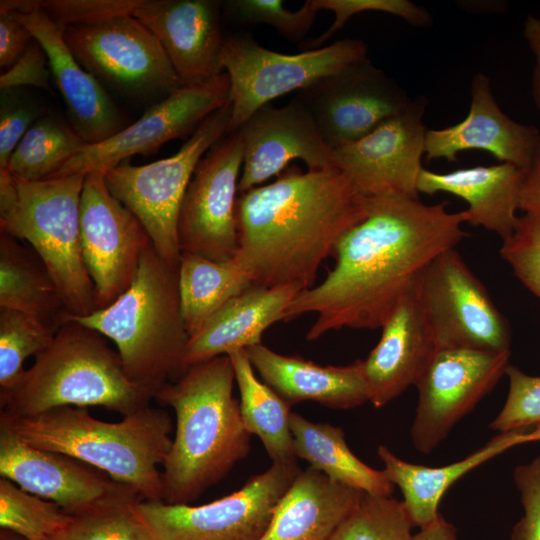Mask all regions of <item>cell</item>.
<instances>
[{
    "instance_id": "d6986e66",
    "label": "cell",
    "mask_w": 540,
    "mask_h": 540,
    "mask_svg": "<svg viewBox=\"0 0 540 540\" xmlns=\"http://www.w3.org/2000/svg\"><path fill=\"white\" fill-rule=\"evenodd\" d=\"M0 476L58 504L71 516L132 489L107 479L78 459L34 447L3 426H0Z\"/></svg>"
},
{
    "instance_id": "277c9868",
    "label": "cell",
    "mask_w": 540,
    "mask_h": 540,
    "mask_svg": "<svg viewBox=\"0 0 540 540\" xmlns=\"http://www.w3.org/2000/svg\"><path fill=\"white\" fill-rule=\"evenodd\" d=\"M6 427L26 443L71 456L134 489L142 500H163V464L172 439L169 414L150 405L119 422L92 417L86 408L63 406L34 416L0 414Z\"/></svg>"
},
{
    "instance_id": "bcb514c9",
    "label": "cell",
    "mask_w": 540,
    "mask_h": 540,
    "mask_svg": "<svg viewBox=\"0 0 540 540\" xmlns=\"http://www.w3.org/2000/svg\"><path fill=\"white\" fill-rule=\"evenodd\" d=\"M52 74L48 56L34 38L24 54L0 76V89L10 90L20 86H34L52 91Z\"/></svg>"
},
{
    "instance_id": "b9f144b4",
    "label": "cell",
    "mask_w": 540,
    "mask_h": 540,
    "mask_svg": "<svg viewBox=\"0 0 540 540\" xmlns=\"http://www.w3.org/2000/svg\"><path fill=\"white\" fill-rule=\"evenodd\" d=\"M500 255L517 279L540 299V213L519 216L513 233L502 241Z\"/></svg>"
},
{
    "instance_id": "e0dca14e",
    "label": "cell",
    "mask_w": 540,
    "mask_h": 540,
    "mask_svg": "<svg viewBox=\"0 0 540 540\" xmlns=\"http://www.w3.org/2000/svg\"><path fill=\"white\" fill-rule=\"evenodd\" d=\"M80 238L97 310L103 309L131 285L152 241L137 217L109 191L100 172L85 176Z\"/></svg>"
},
{
    "instance_id": "d590c367",
    "label": "cell",
    "mask_w": 540,
    "mask_h": 540,
    "mask_svg": "<svg viewBox=\"0 0 540 540\" xmlns=\"http://www.w3.org/2000/svg\"><path fill=\"white\" fill-rule=\"evenodd\" d=\"M56 329L40 318L0 308V387L12 388L25 372L24 361L52 343Z\"/></svg>"
},
{
    "instance_id": "7c38bea8",
    "label": "cell",
    "mask_w": 540,
    "mask_h": 540,
    "mask_svg": "<svg viewBox=\"0 0 540 540\" xmlns=\"http://www.w3.org/2000/svg\"><path fill=\"white\" fill-rule=\"evenodd\" d=\"M64 39L86 71L118 90L167 96L183 87L157 37L132 14L67 27Z\"/></svg>"
},
{
    "instance_id": "681fc988",
    "label": "cell",
    "mask_w": 540,
    "mask_h": 540,
    "mask_svg": "<svg viewBox=\"0 0 540 540\" xmlns=\"http://www.w3.org/2000/svg\"><path fill=\"white\" fill-rule=\"evenodd\" d=\"M519 210L540 213V150L531 166L525 170L519 197Z\"/></svg>"
},
{
    "instance_id": "603a6c76",
    "label": "cell",
    "mask_w": 540,
    "mask_h": 540,
    "mask_svg": "<svg viewBox=\"0 0 540 540\" xmlns=\"http://www.w3.org/2000/svg\"><path fill=\"white\" fill-rule=\"evenodd\" d=\"M45 50L52 74L67 108L69 124L89 145L101 143L126 127L117 106L100 84L76 60L64 39V28L44 11L11 12Z\"/></svg>"
},
{
    "instance_id": "7dc6e473",
    "label": "cell",
    "mask_w": 540,
    "mask_h": 540,
    "mask_svg": "<svg viewBox=\"0 0 540 540\" xmlns=\"http://www.w3.org/2000/svg\"><path fill=\"white\" fill-rule=\"evenodd\" d=\"M34 40L28 28L12 13L0 14V66L10 68Z\"/></svg>"
},
{
    "instance_id": "e575fe53",
    "label": "cell",
    "mask_w": 540,
    "mask_h": 540,
    "mask_svg": "<svg viewBox=\"0 0 540 540\" xmlns=\"http://www.w3.org/2000/svg\"><path fill=\"white\" fill-rule=\"evenodd\" d=\"M72 516L58 504L0 478V526L28 540H47L66 532Z\"/></svg>"
},
{
    "instance_id": "60d3db41",
    "label": "cell",
    "mask_w": 540,
    "mask_h": 540,
    "mask_svg": "<svg viewBox=\"0 0 540 540\" xmlns=\"http://www.w3.org/2000/svg\"><path fill=\"white\" fill-rule=\"evenodd\" d=\"M318 11L325 9L335 15L332 25L320 36L300 43L303 50L324 46L337 31L342 29L350 18L367 11H378L402 18L410 25L424 27L431 24L428 10L409 0H312Z\"/></svg>"
},
{
    "instance_id": "ee69618b",
    "label": "cell",
    "mask_w": 540,
    "mask_h": 540,
    "mask_svg": "<svg viewBox=\"0 0 540 540\" xmlns=\"http://www.w3.org/2000/svg\"><path fill=\"white\" fill-rule=\"evenodd\" d=\"M15 89L1 91L0 170H6L10 157L31 126L44 114Z\"/></svg>"
},
{
    "instance_id": "cb8c5ba5",
    "label": "cell",
    "mask_w": 540,
    "mask_h": 540,
    "mask_svg": "<svg viewBox=\"0 0 540 540\" xmlns=\"http://www.w3.org/2000/svg\"><path fill=\"white\" fill-rule=\"evenodd\" d=\"M381 328L378 344L363 360L369 401L376 408L415 386L437 350L419 304L416 280Z\"/></svg>"
},
{
    "instance_id": "1f68e13d",
    "label": "cell",
    "mask_w": 540,
    "mask_h": 540,
    "mask_svg": "<svg viewBox=\"0 0 540 540\" xmlns=\"http://www.w3.org/2000/svg\"><path fill=\"white\" fill-rule=\"evenodd\" d=\"M230 357L240 393L242 422L259 437L273 463L297 464L290 428L291 405L255 375L245 349Z\"/></svg>"
},
{
    "instance_id": "7a4b0ae2",
    "label": "cell",
    "mask_w": 540,
    "mask_h": 540,
    "mask_svg": "<svg viewBox=\"0 0 540 540\" xmlns=\"http://www.w3.org/2000/svg\"><path fill=\"white\" fill-rule=\"evenodd\" d=\"M365 214L366 197L337 168L289 165L275 181L238 195L234 259L252 284L309 289L338 239Z\"/></svg>"
},
{
    "instance_id": "ac0fdd59",
    "label": "cell",
    "mask_w": 540,
    "mask_h": 540,
    "mask_svg": "<svg viewBox=\"0 0 540 540\" xmlns=\"http://www.w3.org/2000/svg\"><path fill=\"white\" fill-rule=\"evenodd\" d=\"M427 103L420 95L404 112L360 139L331 150L335 168L359 195L418 198L417 181L424 168L428 130L423 122Z\"/></svg>"
},
{
    "instance_id": "ab89813d",
    "label": "cell",
    "mask_w": 540,
    "mask_h": 540,
    "mask_svg": "<svg viewBox=\"0 0 540 540\" xmlns=\"http://www.w3.org/2000/svg\"><path fill=\"white\" fill-rule=\"evenodd\" d=\"M140 0H1L0 14L30 8L44 11L62 28L91 25L109 18L132 14Z\"/></svg>"
},
{
    "instance_id": "9a60e30c",
    "label": "cell",
    "mask_w": 540,
    "mask_h": 540,
    "mask_svg": "<svg viewBox=\"0 0 540 540\" xmlns=\"http://www.w3.org/2000/svg\"><path fill=\"white\" fill-rule=\"evenodd\" d=\"M244 160L240 131L227 134L199 161L178 219L182 252L213 261L233 258L238 249L236 219L239 175Z\"/></svg>"
},
{
    "instance_id": "f907efd6",
    "label": "cell",
    "mask_w": 540,
    "mask_h": 540,
    "mask_svg": "<svg viewBox=\"0 0 540 540\" xmlns=\"http://www.w3.org/2000/svg\"><path fill=\"white\" fill-rule=\"evenodd\" d=\"M415 540H459L456 527L441 514L431 524L414 534Z\"/></svg>"
},
{
    "instance_id": "f546056e",
    "label": "cell",
    "mask_w": 540,
    "mask_h": 540,
    "mask_svg": "<svg viewBox=\"0 0 540 540\" xmlns=\"http://www.w3.org/2000/svg\"><path fill=\"white\" fill-rule=\"evenodd\" d=\"M290 428L297 458L330 479L374 496L391 497L395 485L383 470L362 462L348 447L342 428L291 413Z\"/></svg>"
},
{
    "instance_id": "6da1fadb",
    "label": "cell",
    "mask_w": 540,
    "mask_h": 540,
    "mask_svg": "<svg viewBox=\"0 0 540 540\" xmlns=\"http://www.w3.org/2000/svg\"><path fill=\"white\" fill-rule=\"evenodd\" d=\"M447 204L399 195L366 197L365 216L334 247V268L296 296L283 320L317 314L308 341L345 327L381 328L420 272L467 236L466 211L449 212Z\"/></svg>"
},
{
    "instance_id": "4316f807",
    "label": "cell",
    "mask_w": 540,
    "mask_h": 540,
    "mask_svg": "<svg viewBox=\"0 0 540 540\" xmlns=\"http://www.w3.org/2000/svg\"><path fill=\"white\" fill-rule=\"evenodd\" d=\"M364 494L309 466L279 499L259 540H331Z\"/></svg>"
},
{
    "instance_id": "74e56055",
    "label": "cell",
    "mask_w": 540,
    "mask_h": 540,
    "mask_svg": "<svg viewBox=\"0 0 540 540\" xmlns=\"http://www.w3.org/2000/svg\"><path fill=\"white\" fill-rule=\"evenodd\" d=\"M413 527L402 501L365 493L331 540H415Z\"/></svg>"
},
{
    "instance_id": "484cf974",
    "label": "cell",
    "mask_w": 540,
    "mask_h": 540,
    "mask_svg": "<svg viewBox=\"0 0 540 540\" xmlns=\"http://www.w3.org/2000/svg\"><path fill=\"white\" fill-rule=\"evenodd\" d=\"M301 291L293 286L251 284L189 337L183 357L186 368L260 344L266 329L284 319L286 309Z\"/></svg>"
},
{
    "instance_id": "9c48e42d",
    "label": "cell",
    "mask_w": 540,
    "mask_h": 540,
    "mask_svg": "<svg viewBox=\"0 0 540 540\" xmlns=\"http://www.w3.org/2000/svg\"><path fill=\"white\" fill-rule=\"evenodd\" d=\"M368 58V46L345 38L323 47L286 54L261 46L249 34L225 37L223 65L230 81L229 134L238 131L259 108L300 91L344 67Z\"/></svg>"
},
{
    "instance_id": "5b68a950",
    "label": "cell",
    "mask_w": 540,
    "mask_h": 540,
    "mask_svg": "<svg viewBox=\"0 0 540 540\" xmlns=\"http://www.w3.org/2000/svg\"><path fill=\"white\" fill-rule=\"evenodd\" d=\"M105 338L65 315L52 343L17 384L0 390V414L28 417L63 406H101L126 416L150 405L153 393L128 377Z\"/></svg>"
},
{
    "instance_id": "52a82bcc",
    "label": "cell",
    "mask_w": 540,
    "mask_h": 540,
    "mask_svg": "<svg viewBox=\"0 0 540 540\" xmlns=\"http://www.w3.org/2000/svg\"><path fill=\"white\" fill-rule=\"evenodd\" d=\"M83 174L38 181L0 170V232L27 241L55 281L66 310H97L80 238Z\"/></svg>"
},
{
    "instance_id": "f5cc1de1",
    "label": "cell",
    "mask_w": 540,
    "mask_h": 540,
    "mask_svg": "<svg viewBox=\"0 0 540 540\" xmlns=\"http://www.w3.org/2000/svg\"><path fill=\"white\" fill-rule=\"evenodd\" d=\"M47 540H72V539H70V538L66 535V533L64 532V533H61V534L56 535V536H54V537H51V538H49V539H47Z\"/></svg>"
},
{
    "instance_id": "ba28073f",
    "label": "cell",
    "mask_w": 540,
    "mask_h": 540,
    "mask_svg": "<svg viewBox=\"0 0 540 540\" xmlns=\"http://www.w3.org/2000/svg\"><path fill=\"white\" fill-rule=\"evenodd\" d=\"M231 102L209 115L173 155L134 166L119 164L105 172L109 191L141 222L153 247L178 267V219L194 171L203 156L229 134Z\"/></svg>"
},
{
    "instance_id": "4dcf8cb0",
    "label": "cell",
    "mask_w": 540,
    "mask_h": 540,
    "mask_svg": "<svg viewBox=\"0 0 540 540\" xmlns=\"http://www.w3.org/2000/svg\"><path fill=\"white\" fill-rule=\"evenodd\" d=\"M0 308L36 316L56 330L68 313L39 256L4 233L0 234Z\"/></svg>"
},
{
    "instance_id": "c3c4849f",
    "label": "cell",
    "mask_w": 540,
    "mask_h": 540,
    "mask_svg": "<svg viewBox=\"0 0 540 540\" xmlns=\"http://www.w3.org/2000/svg\"><path fill=\"white\" fill-rule=\"evenodd\" d=\"M523 36L534 56L532 97L540 114V18L528 15L524 21Z\"/></svg>"
},
{
    "instance_id": "4fadbf2b",
    "label": "cell",
    "mask_w": 540,
    "mask_h": 540,
    "mask_svg": "<svg viewBox=\"0 0 540 540\" xmlns=\"http://www.w3.org/2000/svg\"><path fill=\"white\" fill-rule=\"evenodd\" d=\"M510 356L511 351L437 349L415 384L414 448L424 454L436 449L505 375Z\"/></svg>"
},
{
    "instance_id": "f35d334b",
    "label": "cell",
    "mask_w": 540,
    "mask_h": 540,
    "mask_svg": "<svg viewBox=\"0 0 540 540\" xmlns=\"http://www.w3.org/2000/svg\"><path fill=\"white\" fill-rule=\"evenodd\" d=\"M222 9L231 21L244 25H269L289 41L300 42L310 31L317 8L312 0L292 11L284 7L281 0H227Z\"/></svg>"
},
{
    "instance_id": "836d02e7",
    "label": "cell",
    "mask_w": 540,
    "mask_h": 540,
    "mask_svg": "<svg viewBox=\"0 0 540 540\" xmlns=\"http://www.w3.org/2000/svg\"><path fill=\"white\" fill-rule=\"evenodd\" d=\"M87 145L69 123L43 115L17 145L7 170L26 180L49 179Z\"/></svg>"
},
{
    "instance_id": "f6af8a7d",
    "label": "cell",
    "mask_w": 540,
    "mask_h": 540,
    "mask_svg": "<svg viewBox=\"0 0 540 540\" xmlns=\"http://www.w3.org/2000/svg\"><path fill=\"white\" fill-rule=\"evenodd\" d=\"M523 515L511 531V540H540V455L518 465L513 473Z\"/></svg>"
},
{
    "instance_id": "816d5d0a",
    "label": "cell",
    "mask_w": 540,
    "mask_h": 540,
    "mask_svg": "<svg viewBox=\"0 0 540 540\" xmlns=\"http://www.w3.org/2000/svg\"><path fill=\"white\" fill-rule=\"evenodd\" d=\"M0 540H28V539L8 529L0 528Z\"/></svg>"
},
{
    "instance_id": "ffe728a7",
    "label": "cell",
    "mask_w": 540,
    "mask_h": 540,
    "mask_svg": "<svg viewBox=\"0 0 540 540\" xmlns=\"http://www.w3.org/2000/svg\"><path fill=\"white\" fill-rule=\"evenodd\" d=\"M238 131L244 144L239 193L280 175L295 159L309 171L335 168L331 149L296 96L282 107L269 103L259 108Z\"/></svg>"
},
{
    "instance_id": "8fae6325",
    "label": "cell",
    "mask_w": 540,
    "mask_h": 540,
    "mask_svg": "<svg viewBox=\"0 0 540 540\" xmlns=\"http://www.w3.org/2000/svg\"><path fill=\"white\" fill-rule=\"evenodd\" d=\"M416 289L437 349L511 351L506 318L455 248L420 272Z\"/></svg>"
},
{
    "instance_id": "44dd1931",
    "label": "cell",
    "mask_w": 540,
    "mask_h": 540,
    "mask_svg": "<svg viewBox=\"0 0 540 540\" xmlns=\"http://www.w3.org/2000/svg\"><path fill=\"white\" fill-rule=\"evenodd\" d=\"M221 8L215 0H140L132 15L157 37L183 86H196L225 72Z\"/></svg>"
},
{
    "instance_id": "5bb4252c",
    "label": "cell",
    "mask_w": 540,
    "mask_h": 540,
    "mask_svg": "<svg viewBox=\"0 0 540 540\" xmlns=\"http://www.w3.org/2000/svg\"><path fill=\"white\" fill-rule=\"evenodd\" d=\"M229 97L226 72L200 85L183 86L109 139L84 147L51 178L92 172L105 174L136 154L149 156L168 141L188 140L209 115L229 102Z\"/></svg>"
},
{
    "instance_id": "d6a6232c",
    "label": "cell",
    "mask_w": 540,
    "mask_h": 540,
    "mask_svg": "<svg viewBox=\"0 0 540 540\" xmlns=\"http://www.w3.org/2000/svg\"><path fill=\"white\" fill-rule=\"evenodd\" d=\"M181 312L189 337L252 282L233 258L213 261L182 252L178 266Z\"/></svg>"
},
{
    "instance_id": "7bdbcfd3",
    "label": "cell",
    "mask_w": 540,
    "mask_h": 540,
    "mask_svg": "<svg viewBox=\"0 0 540 540\" xmlns=\"http://www.w3.org/2000/svg\"><path fill=\"white\" fill-rule=\"evenodd\" d=\"M505 375L507 398L489 427L506 432L540 425V376L528 375L513 365L507 367Z\"/></svg>"
},
{
    "instance_id": "8d00e7d4",
    "label": "cell",
    "mask_w": 540,
    "mask_h": 540,
    "mask_svg": "<svg viewBox=\"0 0 540 540\" xmlns=\"http://www.w3.org/2000/svg\"><path fill=\"white\" fill-rule=\"evenodd\" d=\"M139 500L138 493L130 489L72 516L65 533L72 540H155L136 511Z\"/></svg>"
},
{
    "instance_id": "30bf717a",
    "label": "cell",
    "mask_w": 540,
    "mask_h": 540,
    "mask_svg": "<svg viewBox=\"0 0 540 540\" xmlns=\"http://www.w3.org/2000/svg\"><path fill=\"white\" fill-rule=\"evenodd\" d=\"M301 469L272 463L237 491L203 505L139 500L136 511L155 540H259Z\"/></svg>"
},
{
    "instance_id": "7402d4cb",
    "label": "cell",
    "mask_w": 540,
    "mask_h": 540,
    "mask_svg": "<svg viewBox=\"0 0 540 540\" xmlns=\"http://www.w3.org/2000/svg\"><path fill=\"white\" fill-rule=\"evenodd\" d=\"M468 114L459 123L427 130L425 157L428 161H456L466 150H484L501 163L527 170L540 150V131L511 119L499 107L488 76L474 75Z\"/></svg>"
},
{
    "instance_id": "83f0119b",
    "label": "cell",
    "mask_w": 540,
    "mask_h": 540,
    "mask_svg": "<svg viewBox=\"0 0 540 540\" xmlns=\"http://www.w3.org/2000/svg\"><path fill=\"white\" fill-rule=\"evenodd\" d=\"M525 170L509 163L461 168L447 173L422 169L418 193L446 192L468 204L467 223L497 234L502 241L514 231L519 216L520 190Z\"/></svg>"
},
{
    "instance_id": "2e32d148",
    "label": "cell",
    "mask_w": 540,
    "mask_h": 540,
    "mask_svg": "<svg viewBox=\"0 0 540 540\" xmlns=\"http://www.w3.org/2000/svg\"><path fill=\"white\" fill-rule=\"evenodd\" d=\"M295 96L331 150L360 139L414 101L369 58L321 78Z\"/></svg>"
},
{
    "instance_id": "f1b7e54d",
    "label": "cell",
    "mask_w": 540,
    "mask_h": 540,
    "mask_svg": "<svg viewBox=\"0 0 540 540\" xmlns=\"http://www.w3.org/2000/svg\"><path fill=\"white\" fill-rule=\"evenodd\" d=\"M538 440L540 426L499 432L464 459L440 467L404 461L385 445L378 447L377 454L387 478L400 488L411 522L421 529L438 518L441 498L459 478L518 444Z\"/></svg>"
},
{
    "instance_id": "d4e9b609",
    "label": "cell",
    "mask_w": 540,
    "mask_h": 540,
    "mask_svg": "<svg viewBox=\"0 0 540 540\" xmlns=\"http://www.w3.org/2000/svg\"><path fill=\"white\" fill-rule=\"evenodd\" d=\"M245 350L263 382L291 406L314 401L328 408L351 409L369 401L363 360L322 366L277 353L262 343Z\"/></svg>"
},
{
    "instance_id": "8992f818",
    "label": "cell",
    "mask_w": 540,
    "mask_h": 540,
    "mask_svg": "<svg viewBox=\"0 0 540 540\" xmlns=\"http://www.w3.org/2000/svg\"><path fill=\"white\" fill-rule=\"evenodd\" d=\"M67 317L112 340L128 377L155 394L187 370L189 340L180 304L178 267L150 244L131 285L109 306Z\"/></svg>"
},
{
    "instance_id": "3957f363",
    "label": "cell",
    "mask_w": 540,
    "mask_h": 540,
    "mask_svg": "<svg viewBox=\"0 0 540 540\" xmlns=\"http://www.w3.org/2000/svg\"><path fill=\"white\" fill-rule=\"evenodd\" d=\"M235 372L228 355L190 366L154 396L176 414V431L163 462V501L190 504L221 481L250 451Z\"/></svg>"
}]
</instances>
